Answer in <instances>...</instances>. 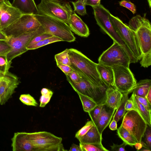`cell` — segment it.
<instances>
[{
	"label": "cell",
	"mask_w": 151,
	"mask_h": 151,
	"mask_svg": "<svg viewBox=\"0 0 151 151\" xmlns=\"http://www.w3.org/2000/svg\"><path fill=\"white\" fill-rule=\"evenodd\" d=\"M6 74L0 71V78Z\"/></svg>",
	"instance_id": "56"
},
{
	"label": "cell",
	"mask_w": 151,
	"mask_h": 151,
	"mask_svg": "<svg viewBox=\"0 0 151 151\" xmlns=\"http://www.w3.org/2000/svg\"><path fill=\"white\" fill-rule=\"evenodd\" d=\"M129 93V92L123 93V96L121 102L113 117V119L117 122L124 116L126 111L125 106L126 102L128 99V95Z\"/></svg>",
	"instance_id": "26"
},
{
	"label": "cell",
	"mask_w": 151,
	"mask_h": 151,
	"mask_svg": "<svg viewBox=\"0 0 151 151\" xmlns=\"http://www.w3.org/2000/svg\"><path fill=\"white\" fill-rule=\"evenodd\" d=\"M0 11L1 30L11 24L23 14L12 6L9 1L6 0L1 3Z\"/></svg>",
	"instance_id": "15"
},
{
	"label": "cell",
	"mask_w": 151,
	"mask_h": 151,
	"mask_svg": "<svg viewBox=\"0 0 151 151\" xmlns=\"http://www.w3.org/2000/svg\"><path fill=\"white\" fill-rule=\"evenodd\" d=\"M144 136H145V143L151 149V127L147 125Z\"/></svg>",
	"instance_id": "40"
},
{
	"label": "cell",
	"mask_w": 151,
	"mask_h": 151,
	"mask_svg": "<svg viewBox=\"0 0 151 151\" xmlns=\"http://www.w3.org/2000/svg\"><path fill=\"white\" fill-rule=\"evenodd\" d=\"M125 109L126 111L135 110L133 102L130 99H128L127 101L125 106Z\"/></svg>",
	"instance_id": "46"
},
{
	"label": "cell",
	"mask_w": 151,
	"mask_h": 151,
	"mask_svg": "<svg viewBox=\"0 0 151 151\" xmlns=\"http://www.w3.org/2000/svg\"><path fill=\"white\" fill-rule=\"evenodd\" d=\"M128 25L137 35L142 55L151 53V25L149 20L137 15L130 20Z\"/></svg>",
	"instance_id": "5"
},
{
	"label": "cell",
	"mask_w": 151,
	"mask_h": 151,
	"mask_svg": "<svg viewBox=\"0 0 151 151\" xmlns=\"http://www.w3.org/2000/svg\"><path fill=\"white\" fill-rule=\"evenodd\" d=\"M4 0V1H5V0Z\"/></svg>",
	"instance_id": "62"
},
{
	"label": "cell",
	"mask_w": 151,
	"mask_h": 151,
	"mask_svg": "<svg viewBox=\"0 0 151 151\" xmlns=\"http://www.w3.org/2000/svg\"><path fill=\"white\" fill-rule=\"evenodd\" d=\"M52 36L53 35L52 34L45 32L40 34L33 38L29 42L27 46Z\"/></svg>",
	"instance_id": "36"
},
{
	"label": "cell",
	"mask_w": 151,
	"mask_h": 151,
	"mask_svg": "<svg viewBox=\"0 0 151 151\" xmlns=\"http://www.w3.org/2000/svg\"><path fill=\"white\" fill-rule=\"evenodd\" d=\"M121 125L129 132L138 142L140 143L147 125L137 111L131 110L125 114Z\"/></svg>",
	"instance_id": "12"
},
{
	"label": "cell",
	"mask_w": 151,
	"mask_h": 151,
	"mask_svg": "<svg viewBox=\"0 0 151 151\" xmlns=\"http://www.w3.org/2000/svg\"><path fill=\"white\" fill-rule=\"evenodd\" d=\"M92 7L97 24L113 41L117 43L124 48L131 61L134 60L135 57L110 21L109 16L111 13L109 10L101 4Z\"/></svg>",
	"instance_id": "2"
},
{
	"label": "cell",
	"mask_w": 151,
	"mask_h": 151,
	"mask_svg": "<svg viewBox=\"0 0 151 151\" xmlns=\"http://www.w3.org/2000/svg\"><path fill=\"white\" fill-rule=\"evenodd\" d=\"M41 26L34 15L23 14L13 23L1 30L8 37H15L35 31Z\"/></svg>",
	"instance_id": "10"
},
{
	"label": "cell",
	"mask_w": 151,
	"mask_h": 151,
	"mask_svg": "<svg viewBox=\"0 0 151 151\" xmlns=\"http://www.w3.org/2000/svg\"><path fill=\"white\" fill-rule=\"evenodd\" d=\"M51 97L52 96H50L42 95L39 100L40 101V107H45L49 102Z\"/></svg>",
	"instance_id": "43"
},
{
	"label": "cell",
	"mask_w": 151,
	"mask_h": 151,
	"mask_svg": "<svg viewBox=\"0 0 151 151\" xmlns=\"http://www.w3.org/2000/svg\"><path fill=\"white\" fill-rule=\"evenodd\" d=\"M145 98L149 103L151 104V88L150 89Z\"/></svg>",
	"instance_id": "52"
},
{
	"label": "cell",
	"mask_w": 151,
	"mask_h": 151,
	"mask_svg": "<svg viewBox=\"0 0 151 151\" xmlns=\"http://www.w3.org/2000/svg\"><path fill=\"white\" fill-rule=\"evenodd\" d=\"M112 68L114 76L113 87L122 93L132 92L137 83L129 68L119 66Z\"/></svg>",
	"instance_id": "13"
},
{
	"label": "cell",
	"mask_w": 151,
	"mask_h": 151,
	"mask_svg": "<svg viewBox=\"0 0 151 151\" xmlns=\"http://www.w3.org/2000/svg\"><path fill=\"white\" fill-rule=\"evenodd\" d=\"M82 104L84 111L88 113L98 104L91 99L80 94H78Z\"/></svg>",
	"instance_id": "28"
},
{
	"label": "cell",
	"mask_w": 151,
	"mask_h": 151,
	"mask_svg": "<svg viewBox=\"0 0 151 151\" xmlns=\"http://www.w3.org/2000/svg\"><path fill=\"white\" fill-rule=\"evenodd\" d=\"M37 7L39 14L52 17L68 24L74 12L68 2L59 0H41Z\"/></svg>",
	"instance_id": "3"
},
{
	"label": "cell",
	"mask_w": 151,
	"mask_h": 151,
	"mask_svg": "<svg viewBox=\"0 0 151 151\" xmlns=\"http://www.w3.org/2000/svg\"><path fill=\"white\" fill-rule=\"evenodd\" d=\"M140 143L142 144V147L151 150V149L144 142L142 141Z\"/></svg>",
	"instance_id": "54"
},
{
	"label": "cell",
	"mask_w": 151,
	"mask_h": 151,
	"mask_svg": "<svg viewBox=\"0 0 151 151\" xmlns=\"http://www.w3.org/2000/svg\"><path fill=\"white\" fill-rule=\"evenodd\" d=\"M69 151H82L80 145H77L75 144H72L70 149Z\"/></svg>",
	"instance_id": "49"
},
{
	"label": "cell",
	"mask_w": 151,
	"mask_h": 151,
	"mask_svg": "<svg viewBox=\"0 0 151 151\" xmlns=\"http://www.w3.org/2000/svg\"><path fill=\"white\" fill-rule=\"evenodd\" d=\"M4 1V0H0V3L3 2Z\"/></svg>",
	"instance_id": "59"
},
{
	"label": "cell",
	"mask_w": 151,
	"mask_h": 151,
	"mask_svg": "<svg viewBox=\"0 0 151 151\" xmlns=\"http://www.w3.org/2000/svg\"><path fill=\"white\" fill-rule=\"evenodd\" d=\"M44 32L41 26L35 31L23 34L16 37H9L6 42L11 46V50L6 55L8 62L12 63L13 59L28 51L26 47L30 40L36 36Z\"/></svg>",
	"instance_id": "11"
},
{
	"label": "cell",
	"mask_w": 151,
	"mask_h": 151,
	"mask_svg": "<svg viewBox=\"0 0 151 151\" xmlns=\"http://www.w3.org/2000/svg\"><path fill=\"white\" fill-rule=\"evenodd\" d=\"M115 110L106 104H102L100 114L94 124L100 134H102L110 122Z\"/></svg>",
	"instance_id": "18"
},
{
	"label": "cell",
	"mask_w": 151,
	"mask_h": 151,
	"mask_svg": "<svg viewBox=\"0 0 151 151\" xmlns=\"http://www.w3.org/2000/svg\"><path fill=\"white\" fill-rule=\"evenodd\" d=\"M67 80L78 94L86 96L93 100L98 105L104 104L106 99V91L108 88L96 86L83 78L78 82L73 81L67 75Z\"/></svg>",
	"instance_id": "9"
},
{
	"label": "cell",
	"mask_w": 151,
	"mask_h": 151,
	"mask_svg": "<svg viewBox=\"0 0 151 151\" xmlns=\"http://www.w3.org/2000/svg\"><path fill=\"white\" fill-rule=\"evenodd\" d=\"M102 104L97 105L88 113L91 120L94 124L96 121L101 113Z\"/></svg>",
	"instance_id": "35"
},
{
	"label": "cell",
	"mask_w": 151,
	"mask_h": 151,
	"mask_svg": "<svg viewBox=\"0 0 151 151\" xmlns=\"http://www.w3.org/2000/svg\"><path fill=\"white\" fill-rule=\"evenodd\" d=\"M1 3H0V8L1 6Z\"/></svg>",
	"instance_id": "61"
},
{
	"label": "cell",
	"mask_w": 151,
	"mask_h": 151,
	"mask_svg": "<svg viewBox=\"0 0 151 151\" xmlns=\"http://www.w3.org/2000/svg\"><path fill=\"white\" fill-rule=\"evenodd\" d=\"M19 99L22 103L27 105L37 106L38 105L34 98L29 94H22Z\"/></svg>",
	"instance_id": "31"
},
{
	"label": "cell",
	"mask_w": 151,
	"mask_h": 151,
	"mask_svg": "<svg viewBox=\"0 0 151 151\" xmlns=\"http://www.w3.org/2000/svg\"><path fill=\"white\" fill-rule=\"evenodd\" d=\"M0 19H1V12H0ZM0 30H1V29H0Z\"/></svg>",
	"instance_id": "60"
},
{
	"label": "cell",
	"mask_w": 151,
	"mask_h": 151,
	"mask_svg": "<svg viewBox=\"0 0 151 151\" xmlns=\"http://www.w3.org/2000/svg\"><path fill=\"white\" fill-rule=\"evenodd\" d=\"M130 99L133 102L135 110L143 118L147 124L151 127V111H148L145 107L139 102L136 96L133 94H132Z\"/></svg>",
	"instance_id": "23"
},
{
	"label": "cell",
	"mask_w": 151,
	"mask_h": 151,
	"mask_svg": "<svg viewBox=\"0 0 151 151\" xmlns=\"http://www.w3.org/2000/svg\"><path fill=\"white\" fill-rule=\"evenodd\" d=\"M102 134L94 125L85 134L78 139L81 144H102Z\"/></svg>",
	"instance_id": "22"
},
{
	"label": "cell",
	"mask_w": 151,
	"mask_h": 151,
	"mask_svg": "<svg viewBox=\"0 0 151 151\" xmlns=\"http://www.w3.org/2000/svg\"><path fill=\"white\" fill-rule=\"evenodd\" d=\"M69 51V49L67 48L55 55V59L57 65L59 64L68 65H71L68 54Z\"/></svg>",
	"instance_id": "29"
},
{
	"label": "cell",
	"mask_w": 151,
	"mask_h": 151,
	"mask_svg": "<svg viewBox=\"0 0 151 151\" xmlns=\"http://www.w3.org/2000/svg\"><path fill=\"white\" fill-rule=\"evenodd\" d=\"M70 65L82 77L98 86L108 88L101 80L97 69V64L81 52L72 48L69 49Z\"/></svg>",
	"instance_id": "1"
},
{
	"label": "cell",
	"mask_w": 151,
	"mask_h": 151,
	"mask_svg": "<svg viewBox=\"0 0 151 151\" xmlns=\"http://www.w3.org/2000/svg\"><path fill=\"white\" fill-rule=\"evenodd\" d=\"M11 4L22 14H39L37 6L34 0H13Z\"/></svg>",
	"instance_id": "19"
},
{
	"label": "cell",
	"mask_w": 151,
	"mask_h": 151,
	"mask_svg": "<svg viewBox=\"0 0 151 151\" xmlns=\"http://www.w3.org/2000/svg\"><path fill=\"white\" fill-rule=\"evenodd\" d=\"M68 24L71 31L78 36L86 37L89 35L88 26L74 11L70 17Z\"/></svg>",
	"instance_id": "17"
},
{
	"label": "cell",
	"mask_w": 151,
	"mask_h": 151,
	"mask_svg": "<svg viewBox=\"0 0 151 151\" xmlns=\"http://www.w3.org/2000/svg\"><path fill=\"white\" fill-rule=\"evenodd\" d=\"M35 151H63L62 138L46 131L28 133Z\"/></svg>",
	"instance_id": "6"
},
{
	"label": "cell",
	"mask_w": 151,
	"mask_h": 151,
	"mask_svg": "<svg viewBox=\"0 0 151 151\" xmlns=\"http://www.w3.org/2000/svg\"><path fill=\"white\" fill-rule=\"evenodd\" d=\"M34 16L45 32L60 38L63 41L72 42L75 40L76 37L67 24L45 15L37 14Z\"/></svg>",
	"instance_id": "4"
},
{
	"label": "cell",
	"mask_w": 151,
	"mask_h": 151,
	"mask_svg": "<svg viewBox=\"0 0 151 151\" xmlns=\"http://www.w3.org/2000/svg\"><path fill=\"white\" fill-rule=\"evenodd\" d=\"M6 55H0V71L4 73L9 72L12 63L8 62Z\"/></svg>",
	"instance_id": "33"
},
{
	"label": "cell",
	"mask_w": 151,
	"mask_h": 151,
	"mask_svg": "<svg viewBox=\"0 0 151 151\" xmlns=\"http://www.w3.org/2000/svg\"><path fill=\"white\" fill-rule=\"evenodd\" d=\"M79 145L82 151H108L102 144H81Z\"/></svg>",
	"instance_id": "30"
},
{
	"label": "cell",
	"mask_w": 151,
	"mask_h": 151,
	"mask_svg": "<svg viewBox=\"0 0 151 151\" xmlns=\"http://www.w3.org/2000/svg\"><path fill=\"white\" fill-rule=\"evenodd\" d=\"M139 151H151V150L142 147L141 149H140Z\"/></svg>",
	"instance_id": "55"
},
{
	"label": "cell",
	"mask_w": 151,
	"mask_h": 151,
	"mask_svg": "<svg viewBox=\"0 0 151 151\" xmlns=\"http://www.w3.org/2000/svg\"><path fill=\"white\" fill-rule=\"evenodd\" d=\"M94 125V124L91 120L88 121L84 126L76 132L75 137L78 139L82 137Z\"/></svg>",
	"instance_id": "34"
},
{
	"label": "cell",
	"mask_w": 151,
	"mask_h": 151,
	"mask_svg": "<svg viewBox=\"0 0 151 151\" xmlns=\"http://www.w3.org/2000/svg\"><path fill=\"white\" fill-rule=\"evenodd\" d=\"M20 83L18 77L9 71L0 78V105L5 104L12 97Z\"/></svg>",
	"instance_id": "14"
},
{
	"label": "cell",
	"mask_w": 151,
	"mask_h": 151,
	"mask_svg": "<svg viewBox=\"0 0 151 151\" xmlns=\"http://www.w3.org/2000/svg\"><path fill=\"white\" fill-rule=\"evenodd\" d=\"M117 122L114 119H112L109 125V128L112 130H117Z\"/></svg>",
	"instance_id": "50"
},
{
	"label": "cell",
	"mask_w": 151,
	"mask_h": 151,
	"mask_svg": "<svg viewBox=\"0 0 151 151\" xmlns=\"http://www.w3.org/2000/svg\"><path fill=\"white\" fill-rule=\"evenodd\" d=\"M101 0H87L86 5H89L92 7L98 5L100 4Z\"/></svg>",
	"instance_id": "47"
},
{
	"label": "cell",
	"mask_w": 151,
	"mask_h": 151,
	"mask_svg": "<svg viewBox=\"0 0 151 151\" xmlns=\"http://www.w3.org/2000/svg\"><path fill=\"white\" fill-rule=\"evenodd\" d=\"M134 146L137 151H139L142 147L141 143L139 142H137Z\"/></svg>",
	"instance_id": "53"
},
{
	"label": "cell",
	"mask_w": 151,
	"mask_h": 151,
	"mask_svg": "<svg viewBox=\"0 0 151 151\" xmlns=\"http://www.w3.org/2000/svg\"><path fill=\"white\" fill-rule=\"evenodd\" d=\"M135 96L139 102L143 105L148 111H151V104L149 103L145 98Z\"/></svg>",
	"instance_id": "41"
},
{
	"label": "cell",
	"mask_w": 151,
	"mask_h": 151,
	"mask_svg": "<svg viewBox=\"0 0 151 151\" xmlns=\"http://www.w3.org/2000/svg\"><path fill=\"white\" fill-rule=\"evenodd\" d=\"M127 145V144L123 142V143L120 145L113 143V145L111 146V150L115 151H125V147Z\"/></svg>",
	"instance_id": "45"
},
{
	"label": "cell",
	"mask_w": 151,
	"mask_h": 151,
	"mask_svg": "<svg viewBox=\"0 0 151 151\" xmlns=\"http://www.w3.org/2000/svg\"><path fill=\"white\" fill-rule=\"evenodd\" d=\"M81 1L83 4H84L85 5H86V2L87 0H79Z\"/></svg>",
	"instance_id": "57"
},
{
	"label": "cell",
	"mask_w": 151,
	"mask_h": 151,
	"mask_svg": "<svg viewBox=\"0 0 151 151\" xmlns=\"http://www.w3.org/2000/svg\"><path fill=\"white\" fill-rule=\"evenodd\" d=\"M147 1L149 4V5L150 8L151 7V0H147Z\"/></svg>",
	"instance_id": "58"
},
{
	"label": "cell",
	"mask_w": 151,
	"mask_h": 151,
	"mask_svg": "<svg viewBox=\"0 0 151 151\" xmlns=\"http://www.w3.org/2000/svg\"><path fill=\"white\" fill-rule=\"evenodd\" d=\"M57 65L65 75H67L73 70L70 65L60 64H57Z\"/></svg>",
	"instance_id": "44"
},
{
	"label": "cell",
	"mask_w": 151,
	"mask_h": 151,
	"mask_svg": "<svg viewBox=\"0 0 151 151\" xmlns=\"http://www.w3.org/2000/svg\"><path fill=\"white\" fill-rule=\"evenodd\" d=\"M41 93L42 95L52 96L53 93L50 89L46 88H43L41 91Z\"/></svg>",
	"instance_id": "48"
},
{
	"label": "cell",
	"mask_w": 151,
	"mask_h": 151,
	"mask_svg": "<svg viewBox=\"0 0 151 151\" xmlns=\"http://www.w3.org/2000/svg\"><path fill=\"white\" fill-rule=\"evenodd\" d=\"M113 87L110 86L107 88L106 99L104 104L116 110L121 102L123 94Z\"/></svg>",
	"instance_id": "20"
},
{
	"label": "cell",
	"mask_w": 151,
	"mask_h": 151,
	"mask_svg": "<svg viewBox=\"0 0 151 151\" xmlns=\"http://www.w3.org/2000/svg\"><path fill=\"white\" fill-rule=\"evenodd\" d=\"M120 6L125 7L130 10L133 14L136 12V8L135 5L131 2L125 0H123L119 2Z\"/></svg>",
	"instance_id": "39"
},
{
	"label": "cell",
	"mask_w": 151,
	"mask_h": 151,
	"mask_svg": "<svg viewBox=\"0 0 151 151\" xmlns=\"http://www.w3.org/2000/svg\"><path fill=\"white\" fill-rule=\"evenodd\" d=\"M117 130L118 136L127 145L133 147L136 143L138 142L129 132L122 125Z\"/></svg>",
	"instance_id": "25"
},
{
	"label": "cell",
	"mask_w": 151,
	"mask_h": 151,
	"mask_svg": "<svg viewBox=\"0 0 151 151\" xmlns=\"http://www.w3.org/2000/svg\"><path fill=\"white\" fill-rule=\"evenodd\" d=\"M59 41H63L60 38L53 36L29 46H27L26 47V48L28 50L35 49Z\"/></svg>",
	"instance_id": "27"
},
{
	"label": "cell",
	"mask_w": 151,
	"mask_h": 151,
	"mask_svg": "<svg viewBox=\"0 0 151 151\" xmlns=\"http://www.w3.org/2000/svg\"><path fill=\"white\" fill-rule=\"evenodd\" d=\"M11 140L13 151H35L28 138L27 132H15Z\"/></svg>",
	"instance_id": "16"
},
{
	"label": "cell",
	"mask_w": 151,
	"mask_h": 151,
	"mask_svg": "<svg viewBox=\"0 0 151 151\" xmlns=\"http://www.w3.org/2000/svg\"><path fill=\"white\" fill-rule=\"evenodd\" d=\"M140 64L141 66L144 68H147L151 64V54L142 55Z\"/></svg>",
	"instance_id": "38"
},
{
	"label": "cell",
	"mask_w": 151,
	"mask_h": 151,
	"mask_svg": "<svg viewBox=\"0 0 151 151\" xmlns=\"http://www.w3.org/2000/svg\"><path fill=\"white\" fill-rule=\"evenodd\" d=\"M9 37L7 36L1 30H0V40L7 41Z\"/></svg>",
	"instance_id": "51"
},
{
	"label": "cell",
	"mask_w": 151,
	"mask_h": 151,
	"mask_svg": "<svg viewBox=\"0 0 151 151\" xmlns=\"http://www.w3.org/2000/svg\"><path fill=\"white\" fill-rule=\"evenodd\" d=\"M97 69L100 78L108 87L114 86V76L112 68L101 64L97 63Z\"/></svg>",
	"instance_id": "21"
},
{
	"label": "cell",
	"mask_w": 151,
	"mask_h": 151,
	"mask_svg": "<svg viewBox=\"0 0 151 151\" xmlns=\"http://www.w3.org/2000/svg\"><path fill=\"white\" fill-rule=\"evenodd\" d=\"M71 3L73 6L74 11L76 12L79 15L84 16L87 14L85 5L79 0Z\"/></svg>",
	"instance_id": "32"
},
{
	"label": "cell",
	"mask_w": 151,
	"mask_h": 151,
	"mask_svg": "<svg viewBox=\"0 0 151 151\" xmlns=\"http://www.w3.org/2000/svg\"><path fill=\"white\" fill-rule=\"evenodd\" d=\"M99 63L112 68L123 66L129 68L130 58L124 48L113 41L112 45L104 51L98 59Z\"/></svg>",
	"instance_id": "7"
},
{
	"label": "cell",
	"mask_w": 151,
	"mask_h": 151,
	"mask_svg": "<svg viewBox=\"0 0 151 151\" xmlns=\"http://www.w3.org/2000/svg\"><path fill=\"white\" fill-rule=\"evenodd\" d=\"M109 18L134 55L138 60H140L142 54L135 32L131 29L128 25L124 23L118 17L111 14Z\"/></svg>",
	"instance_id": "8"
},
{
	"label": "cell",
	"mask_w": 151,
	"mask_h": 151,
	"mask_svg": "<svg viewBox=\"0 0 151 151\" xmlns=\"http://www.w3.org/2000/svg\"><path fill=\"white\" fill-rule=\"evenodd\" d=\"M67 75L69 77L72 81L75 82H79L81 78V77L79 74L74 70Z\"/></svg>",
	"instance_id": "42"
},
{
	"label": "cell",
	"mask_w": 151,
	"mask_h": 151,
	"mask_svg": "<svg viewBox=\"0 0 151 151\" xmlns=\"http://www.w3.org/2000/svg\"><path fill=\"white\" fill-rule=\"evenodd\" d=\"M11 50V46L6 41L0 40V55H6Z\"/></svg>",
	"instance_id": "37"
},
{
	"label": "cell",
	"mask_w": 151,
	"mask_h": 151,
	"mask_svg": "<svg viewBox=\"0 0 151 151\" xmlns=\"http://www.w3.org/2000/svg\"><path fill=\"white\" fill-rule=\"evenodd\" d=\"M151 88V80L145 79L140 80L137 83L132 92L134 95L145 98Z\"/></svg>",
	"instance_id": "24"
}]
</instances>
